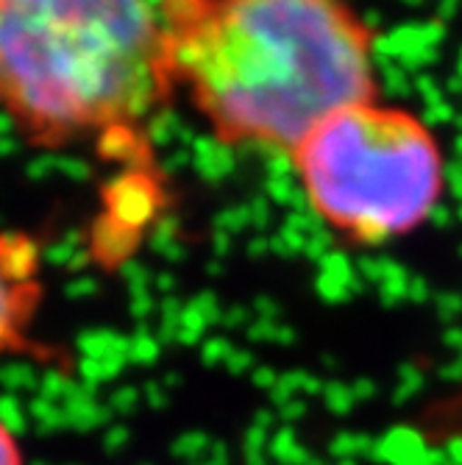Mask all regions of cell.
<instances>
[{"label":"cell","mask_w":462,"mask_h":465,"mask_svg":"<svg viewBox=\"0 0 462 465\" xmlns=\"http://www.w3.org/2000/svg\"><path fill=\"white\" fill-rule=\"evenodd\" d=\"M176 87L231 148L290 156L318 123L373 101L376 36L349 0H162Z\"/></svg>","instance_id":"1"},{"label":"cell","mask_w":462,"mask_h":465,"mask_svg":"<svg viewBox=\"0 0 462 465\" xmlns=\"http://www.w3.org/2000/svg\"><path fill=\"white\" fill-rule=\"evenodd\" d=\"M173 90L162 0H0V112L31 145L125 137Z\"/></svg>","instance_id":"2"},{"label":"cell","mask_w":462,"mask_h":465,"mask_svg":"<svg viewBox=\"0 0 462 465\" xmlns=\"http://www.w3.org/2000/svg\"><path fill=\"white\" fill-rule=\"evenodd\" d=\"M312 213L354 245L421 229L446 190V156L429 125L379 101L334 112L290 151Z\"/></svg>","instance_id":"3"},{"label":"cell","mask_w":462,"mask_h":465,"mask_svg":"<svg viewBox=\"0 0 462 465\" xmlns=\"http://www.w3.org/2000/svg\"><path fill=\"white\" fill-rule=\"evenodd\" d=\"M42 299L39 242L23 232H0V357L20 354Z\"/></svg>","instance_id":"4"},{"label":"cell","mask_w":462,"mask_h":465,"mask_svg":"<svg viewBox=\"0 0 462 465\" xmlns=\"http://www.w3.org/2000/svg\"><path fill=\"white\" fill-rule=\"evenodd\" d=\"M0 465H23V454L12 430L0 420Z\"/></svg>","instance_id":"5"}]
</instances>
